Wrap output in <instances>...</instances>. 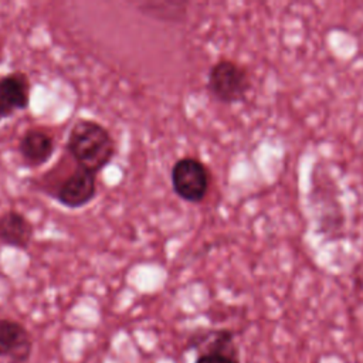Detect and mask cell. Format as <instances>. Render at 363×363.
Listing matches in <instances>:
<instances>
[{
	"label": "cell",
	"mask_w": 363,
	"mask_h": 363,
	"mask_svg": "<svg viewBox=\"0 0 363 363\" xmlns=\"http://www.w3.org/2000/svg\"><path fill=\"white\" fill-rule=\"evenodd\" d=\"M31 82L26 72L11 71L0 77V122L30 105Z\"/></svg>",
	"instance_id": "8992f818"
},
{
	"label": "cell",
	"mask_w": 363,
	"mask_h": 363,
	"mask_svg": "<svg viewBox=\"0 0 363 363\" xmlns=\"http://www.w3.org/2000/svg\"><path fill=\"white\" fill-rule=\"evenodd\" d=\"M193 363H241L240 353L230 352H207L196 354Z\"/></svg>",
	"instance_id": "30bf717a"
},
{
	"label": "cell",
	"mask_w": 363,
	"mask_h": 363,
	"mask_svg": "<svg viewBox=\"0 0 363 363\" xmlns=\"http://www.w3.org/2000/svg\"><path fill=\"white\" fill-rule=\"evenodd\" d=\"M251 88L248 71L231 60H218L207 77L210 95L221 104L241 102Z\"/></svg>",
	"instance_id": "7a4b0ae2"
},
{
	"label": "cell",
	"mask_w": 363,
	"mask_h": 363,
	"mask_svg": "<svg viewBox=\"0 0 363 363\" xmlns=\"http://www.w3.org/2000/svg\"><path fill=\"white\" fill-rule=\"evenodd\" d=\"M173 191L184 201L201 203L210 187L207 166L193 156H184L174 162L170 173Z\"/></svg>",
	"instance_id": "3957f363"
},
{
	"label": "cell",
	"mask_w": 363,
	"mask_h": 363,
	"mask_svg": "<svg viewBox=\"0 0 363 363\" xmlns=\"http://www.w3.org/2000/svg\"><path fill=\"white\" fill-rule=\"evenodd\" d=\"M33 350L30 330L18 320L0 318V359L6 363H30Z\"/></svg>",
	"instance_id": "5b68a950"
},
{
	"label": "cell",
	"mask_w": 363,
	"mask_h": 363,
	"mask_svg": "<svg viewBox=\"0 0 363 363\" xmlns=\"http://www.w3.org/2000/svg\"><path fill=\"white\" fill-rule=\"evenodd\" d=\"M186 349L199 353L230 352L240 353L233 330L221 329H197L187 336Z\"/></svg>",
	"instance_id": "9c48e42d"
},
{
	"label": "cell",
	"mask_w": 363,
	"mask_h": 363,
	"mask_svg": "<svg viewBox=\"0 0 363 363\" xmlns=\"http://www.w3.org/2000/svg\"><path fill=\"white\" fill-rule=\"evenodd\" d=\"M18 153L23 163L31 169L45 164L55 152L54 136L40 128L27 129L18 140Z\"/></svg>",
	"instance_id": "52a82bcc"
},
{
	"label": "cell",
	"mask_w": 363,
	"mask_h": 363,
	"mask_svg": "<svg viewBox=\"0 0 363 363\" xmlns=\"http://www.w3.org/2000/svg\"><path fill=\"white\" fill-rule=\"evenodd\" d=\"M51 194L64 207L81 208L96 196V174L77 166L55 184Z\"/></svg>",
	"instance_id": "277c9868"
},
{
	"label": "cell",
	"mask_w": 363,
	"mask_h": 363,
	"mask_svg": "<svg viewBox=\"0 0 363 363\" xmlns=\"http://www.w3.org/2000/svg\"><path fill=\"white\" fill-rule=\"evenodd\" d=\"M65 149L78 167L98 174L116 153V143L111 132L92 119H78L69 129Z\"/></svg>",
	"instance_id": "6da1fadb"
},
{
	"label": "cell",
	"mask_w": 363,
	"mask_h": 363,
	"mask_svg": "<svg viewBox=\"0 0 363 363\" xmlns=\"http://www.w3.org/2000/svg\"><path fill=\"white\" fill-rule=\"evenodd\" d=\"M34 237L33 223L18 210H6L0 214V242L27 250Z\"/></svg>",
	"instance_id": "ba28073f"
}]
</instances>
